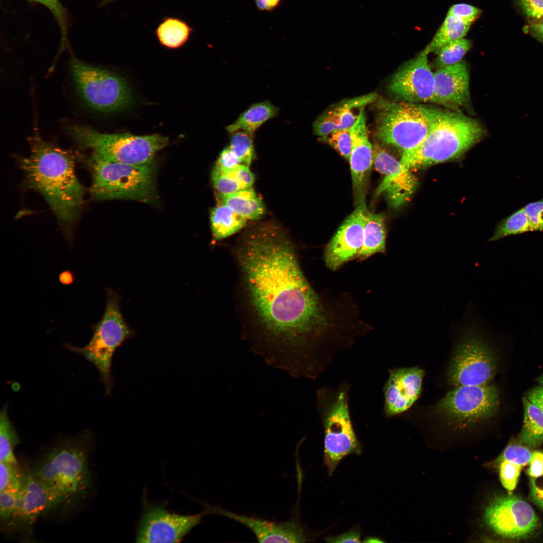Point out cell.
Wrapping results in <instances>:
<instances>
[{
	"mask_svg": "<svg viewBox=\"0 0 543 543\" xmlns=\"http://www.w3.org/2000/svg\"><path fill=\"white\" fill-rule=\"evenodd\" d=\"M234 253L241 312L254 340L274 353L312 356L329 322L289 238L280 229L260 228Z\"/></svg>",
	"mask_w": 543,
	"mask_h": 543,
	"instance_id": "6da1fadb",
	"label": "cell"
},
{
	"mask_svg": "<svg viewBox=\"0 0 543 543\" xmlns=\"http://www.w3.org/2000/svg\"><path fill=\"white\" fill-rule=\"evenodd\" d=\"M29 140L30 155L19 160L26 185L44 197L60 221H73L80 212L84 195L75 173L74 155L44 140L37 131Z\"/></svg>",
	"mask_w": 543,
	"mask_h": 543,
	"instance_id": "7a4b0ae2",
	"label": "cell"
},
{
	"mask_svg": "<svg viewBox=\"0 0 543 543\" xmlns=\"http://www.w3.org/2000/svg\"><path fill=\"white\" fill-rule=\"evenodd\" d=\"M92 438L83 433L53 448L31 471L45 490L50 511L67 508L87 495L92 488L88 456Z\"/></svg>",
	"mask_w": 543,
	"mask_h": 543,
	"instance_id": "3957f363",
	"label": "cell"
},
{
	"mask_svg": "<svg viewBox=\"0 0 543 543\" xmlns=\"http://www.w3.org/2000/svg\"><path fill=\"white\" fill-rule=\"evenodd\" d=\"M479 122L458 111H443L424 140L403 153L401 162L410 170L456 159L481 140Z\"/></svg>",
	"mask_w": 543,
	"mask_h": 543,
	"instance_id": "277c9868",
	"label": "cell"
},
{
	"mask_svg": "<svg viewBox=\"0 0 543 543\" xmlns=\"http://www.w3.org/2000/svg\"><path fill=\"white\" fill-rule=\"evenodd\" d=\"M376 135L383 143L402 153L418 146L443 110L419 104L385 99L376 103Z\"/></svg>",
	"mask_w": 543,
	"mask_h": 543,
	"instance_id": "5b68a950",
	"label": "cell"
},
{
	"mask_svg": "<svg viewBox=\"0 0 543 543\" xmlns=\"http://www.w3.org/2000/svg\"><path fill=\"white\" fill-rule=\"evenodd\" d=\"M92 197L97 200H130L149 202L155 193L154 161L133 165L92 155Z\"/></svg>",
	"mask_w": 543,
	"mask_h": 543,
	"instance_id": "8992f818",
	"label": "cell"
},
{
	"mask_svg": "<svg viewBox=\"0 0 543 543\" xmlns=\"http://www.w3.org/2000/svg\"><path fill=\"white\" fill-rule=\"evenodd\" d=\"M67 130L81 147L92 150V155L133 165L153 162L156 153L169 143L168 137L156 133L147 135L103 133L78 124H72Z\"/></svg>",
	"mask_w": 543,
	"mask_h": 543,
	"instance_id": "52a82bcc",
	"label": "cell"
},
{
	"mask_svg": "<svg viewBox=\"0 0 543 543\" xmlns=\"http://www.w3.org/2000/svg\"><path fill=\"white\" fill-rule=\"evenodd\" d=\"M120 295L110 288L106 290V306L101 319L92 326L93 336L82 347L67 344L73 352L81 354L98 371L106 394L112 389L111 366L113 355L118 347L135 332L126 322L120 306Z\"/></svg>",
	"mask_w": 543,
	"mask_h": 543,
	"instance_id": "ba28073f",
	"label": "cell"
},
{
	"mask_svg": "<svg viewBox=\"0 0 543 543\" xmlns=\"http://www.w3.org/2000/svg\"><path fill=\"white\" fill-rule=\"evenodd\" d=\"M70 68L77 93L93 110L114 112L124 109L131 104V89L119 75L74 57L71 58Z\"/></svg>",
	"mask_w": 543,
	"mask_h": 543,
	"instance_id": "9c48e42d",
	"label": "cell"
},
{
	"mask_svg": "<svg viewBox=\"0 0 543 543\" xmlns=\"http://www.w3.org/2000/svg\"><path fill=\"white\" fill-rule=\"evenodd\" d=\"M496 367L490 346L475 329L470 328L455 348L448 367V381L455 387L487 385L493 379Z\"/></svg>",
	"mask_w": 543,
	"mask_h": 543,
	"instance_id": "30bf717a",
	"label": "cell"
},
{
	"mask_svg": "<svg viewBox=\"0 0 543 543\" xmlns=\"http://www.w3.org/2000/svg\"><path fill=\"white\" fill-rule=\"evenodd\" d=\"M499 394L493 385L456 387L438 402L437 412L451 423L467 427L484 422L498 411Z\"/></svg>",
	"mask_w": 543,
	"mask_h": 543,
	"instance_id": "8fae6325",
	"label": "cell"
},
{
	"mask_svg": "<svg viewBox=\"0 0 543 543\" xmlns=\"http://www.w3.org/2000/svg\"><path fill=\"white\" fill-rule=\"evenodd\" d=\"M322 422L324 431L323 463L330 476L345 457L359 455L362 451L351 421L345 391H340L325 405Z\"/></svg>",
	"mask_w": 543,
	"mask_h": 543,
	"instance_id": "7c38bea8",
	"label": "cell"
},
{
	"mask_svg": "<svg viewBox=\"0 0 543 543\" xmlns=\"http://www.w3.org/2000/svg\"><path fill=\"white\" fill-rule=\"evenodd\" d=\"M484 517L491 531L508 539L526 538L539 527L538 516L531 506L510 494L493 499L486 508Z\"/></svg>",
	"mask_w": 543,
	"mask_h": 543,
	"instance_id": "4fadbf2b",
	"label": "cell"
},
{
	"mask_svg": "<svg viewBox=\"0 0 543 543\" xmlns=\"http://www.w3.org/2000/svg\"><path fill=\"white\" fill-rule=\"evenodd\" d=\"M428 55L421 51L394 74L389 88L398 99L413 104H436L434 72L430 68Z\"/></svg>",
	"mask_w": 543,
	"mask_h": 543,
	"instance_id": "5bb4252c",
	"label": "cell"
},
{
	"mask_svg": "<svg viewBox=\"0 0 543 543\" xmlns=\"http://www.w3.org/2000/svg\"><path fill=\"white\" fill-rule=\"evenodd\" d=\"M205 509L199 514L182 515L159 507L148 508L143 515L137 532L139 542H177L201 522Z\"/></svg>",
	"mask_w": 543,
	"mask_h": 543,
	"instance_id": "9a60e30c",
	"label": "cell"
},
{
	"mask_svg": "<svg viewBox=\"0 0 543 543\" xmlns=\"http://www.w3.org/2000/svg\"><path fill=\"white\" fill-rule=\"evenodd\" d=\"M209 514H215L233 520L251 531L260 542H305L309 540L308 532L293 514L284 521L269 520L256 516L240 514L219 506L204 504Z\"/></svg>",
	"mask_w": 543,
	"mask_h": 543,
	"instance_id": "2e32d148",
	"label": "cell"
},
{
	"mask_svg": "<svg viewBox=\"0 0 543 543\" xmlns=\"http://www.w3.org/2000/svg\"><path fill=\"white\" fill-rule=\"evenodd\" d=\"M373 152V164L384 176L375 197L384 195L390 206L397 208L409 201L417 187V179L400 161L380 146L375 145Z\"/></svg>",
	"mask_w": 543,
	"mask_h": 543,
	"instance_id": "e0dca14e",
	"label": "cell"
},
{
	"mask_svg": "<svg viewBox=\"0 0 543 543\" xmlns=\"http://www.w3.org/2000/svg\"><path fill=\"white\" fill-rule=\"evenodd\" d=\"M368 211L365 201L357 204L327 244L324 259L330 269L335 270L346 262L357 258L363 245L364 226Z\"/></svg>",
	"mask_w": 543,
	"mask_h": 543,
	"instance_id": "ac0fdd59",
	"label": "cell"
},
{
	"mask_svg": "<svg viewBox=\"0 0 543 543\" xmlns=\"http://www.w3.org/2000/svg\"><path fill=\"white\" fill-rule=\"evenodd\" d=\"M50 511L48 496L31 471L24 472L15 509L4 524L11 530L30 532L41 515Z\"/></svg>",
	"mask_w": 543,
	"mask_h": 543,
	"instance_id": "d6986e66",
	"label": "cell"
},
{
	"mask_svg": "<svg viewBox=\"0 0 543 543\" xmlns=\"http://www.w3.org/2000/svg\"><path fill=\"white\" fill-rule=\"evenodd\" d=\"M424 371L418 367L391 370L384 388L386 415L393 416L409 409L419 398Z\"/></svg>",
	"mask_w": 543,
	"mask_h": 543,
	"instance_id": "ffe728a7",
	"label": "cell"
},
{
	"mask_svg": "<svg viewBox=\"0 0 543 543\" xmlns=\"http://www.w3.org/2000/svg\"><path fill=\"white\" fill-rule=\"evenodd\" d=\"M364 107L360 108L350 129L351 149L349 163L355 202L365 201L366 186L373 165V147L369 141Z\"/></svg>",
	"mask_w": 543,
	"mask_h": 543,
	"instance_id": "44dd1931",
	"label": "cell"
},
{
	"mask_svg": "<svg viewBox=\"0 0 543 543\" xmlns=\"http://www.w3.org/2000/svg\"><path fill=\"white\" fill-rule=\"evenodd\" d=\"M434 75L436 104L458 112L469 105V73L465 61L437 68Z\"/></svg>",
	"mask_w": 543,
	"mask_h": 543,
	"instance_id": "7402d4cb",
	"label": "cell"
},
{
	"mask_svg": "<svg viewBox=\"0 0 543 543\" xmlns=\"http://www.w3.org/2000/svg\"><path fill=\"white\" fill-rule=\"evenodd\" d=\"M377 99L375 94H370L342 102L336 107L319 117L314 122V133L325 137L339 129L351 128L357 118L353 113L354 108H362Z\"/></svg>",
	"mask_w": 543,
	"mask_h": 543,
	"instance_id": "603a6c76",
	"label": "cell"
},
{
	"mask_svg": "<svg viewBox=\"0 0 543 543\" xmlns=\"http://www.w3.org/2000/svg\"><path fill=\"white\" fill-rule=\"evenodd\" d=\"M279 111L268 100L253 104L234 122L226 126V130L230 134L240 130L253 134L267 120L276 117Z\"/></svg>",
	"mask_w": 543,
	"mask_h": 543,
	"instance_id": "cb8c5ba5",
	"label": "cell"
},
{
	"mask_svg": "<svg viewBox=\"0 0 543 543\" xmlns=\"http://www.w3.org/2000/svg\"><path fill=\"white\" fill-rule=\"evenodd\" d=\"M385 217L381 213L368 211L364 226V241L357 258L366 259L383 252L386 249Z\"/></svg>",
	"mask_w": 543,
	"mask_h": 543,
	"instance_id": "d4e9b609",
	"label": "cell"
},
{
	"mask_svg": "<svg viewBox=\"0 0 543 543\" xmlns=\"http://www.w3.org/2000/svg\"><path fill=\"white\" fill-rule=\"evenodd\" d=\"M247 221L230 207L219 202L210 214L213 237L216 240L227 238L242 228Z\"/></svg>",
	"mask_w": 543,
	"mask_h": 543,
	"instance_id": "484cf974",
	"label": "cell"
},
{
	"mask_svg": "<svg viewBox=\"0 0 543 543\" xmlns=\"http://www.w3.org/2000/svg\"><path fill=\"white\" fill-rule=\"evenodd\" d=\"M219 202L226 204L247 220L258 219L264 212L262 201L251 188L219 196Z\"/></svg>",
	"mask_w": 543,
	"mask_h": 543,
	"instance_id": "4316f807",
	"label": "cell"
},
{
	"mask_svg": "<svg viewBox=\"0 0 543 543\" xmlns=\"http://www.w3.org/2000/svg\"><path fill=\"white\" fill-rule=\"evenodd\" d=\"M523 422L518 442L528 447L538 446L543 440V410L523 398Z\"/></svg>",
	"mask_w": 543,
	"mask_h": 543,
	"instance_id": "83f0119b",
	"label": "cell"
},
{
	"mask_svg": "<svg viewBox=\"0 0 543 543\" xmlns=\"http://www.w3.org/2000/svg\"><path fill=\"white\" fill-rule=\"evenodd\" d=\"M193 31V28L186 21L169 17L161 22L155 33L162 45L169 49H176L186 43Z\"/></svg>",
	"mask_w": 543,
	"mask_h": 543,
	"instance_id": "f1b7e54d",
	"label": "cell"
},
{
	"mask_svg": "<svg viewBox=\"0 0 543 543\" xmlns=\"http://www.w3.org/2000/svg\"><path fill=\"white\" fill-rule=\"evenodd\" d=\"M471 25L457 17L446 15L431 41L421 51L428 55L435 53L444 45L464 38Z\"/></svg>",
	"mask_w": 543,
	"mask_h": 543,
	"instance_id": "f546056e",
	"label": "cell"
},
{
	"mask_svg": "<svg viewBox=\"0 0 543 543\" xmlns=\"http://www.w3.org/2000/svg\"><path fill=\"white\" fill-rule=\"evenodd\" d=\"M19 442V438L9 419L6 404L0 413V462L18 465L14 449Z\"/></svg>",
	"mask_w": 543,
	"mask_h": 543,
	"instance_id": "4dcf8cb0",
	"label": "cell"
},
{
	"mask_svg": "<svg viewBox=\"0 0 543 543\" xmlns=\"http://www.w3.org/2000/svg\"><path fill=\"white\" fill-rule=\"evenodd\" d=\"M530 231L535 230L522 207L498 223L489 241Z\"/></svg>",
	"mask_w": 543,
	"mask_h": 543,
	"instance_id": "1f68e13d",
	"label": "cell"
},
{
	"mask_svg": "<svg viewBox=\"0 0 543 543\" xmlns=\"http://www.w3.org/2000/svg\"><path fill=\"white\" fill-rule=\"evenodd\" d=\"M471 46V41L465 38L444 45L434 53L437 55L435 59L437 67L451 65L462 61Z\"/></svg>",
	"mask_w": 543,
	"mask_h": 543,
	"instance_id": "d6a6232c",
	"label": "cell"
},
{
	"mask_svg": "<svg viewBox=\"0 0 543 543\" xmlns=\"http://www.w3.org/2000/svg\"><path fill=\"white\" fill-rule=\"evenodd\" d=\"M253 134L240 130L231 133L229 148L236 154L241 164L249 166L254 155Z\"/></svg>",
	"mask_w": 543,
	"mask_h": 543,
	"instance_id": "836d02e7",
	"label": "cell"
},
{
	"mask_svg": "<svg viewBox=\"0 0 543 543\" xmlns=\"http://www.w3.org/2000/svg\"><path fill=\"white\" fill-rule=\"evenodd\" d=\"M23 475L0 491V518L4 524L9 519L16 506Z\"/></svg>",
	"mask_w": 543,
	"mask_h": 543,
	"instance_id": "e575fe53",
	"label": "cell"
},
{
	"mask_svg": "<svg viewBox=\"0 0 543 543\" xmlns=\"http://www.w3.org/2000/svg\"><path fill=\"white\" fill-rule=\"evenodd\" d=\"M211 177L218 196L230 195L243 189L231 170L224 171L214 167Z\"/></svg>",
	"mask_w": 543,
	"mask_h": 543,
	"instance_id": "d590c367",
	"label": "cell"
},
{
	"mask_svg": "<svg viewBox=\"0 0 543 543\" xmlns=\"http://www.w3.org/2000/svg\"><path fill=\"white\" fill-rule=\"evenodd\" d=\"M529 448L519 442L510 444L504 449L497 461L506 460L523 467L529 464L533 452Z\"/></svg>",
	"mask_w": 543,
	"mask_h": 543,
	"instance_id": "8d00e7d4",
	"label": "cell"
},
{
	"mask_svg": "<svg viewBox=\"0 0 543 543\" xmlns=\"http://www.w3.org/2000/svg\"><path fill=\"white\" fill-rule=\"evenodd\" d=\"M350 129L337 130L324 137L326 138L328 144L347 160L351 149Z\"/></svg>",
	"mask_w": 543,
	"mask_h": 543,
	"instance_id": "74e56055",
	"label": "cell"
},
{
	"mask_svg": "<svg viewBox=\"0 0 543 543\" xmlns=\"http://www.w3.org/2000/svg\"><path fill=\"white\" fill-rule=\"evenodd\" d=\"M499 478L502 486L508 491L516 488L522 467L506 460L497 462Z\"/></svg>",
	"mask_w": 543,
	"mask_h": 543,
	"instance_id": "f35d334b",
	"label": "cell"
},
{
	"mask_svg": "<svg viewBox=\"0 0 543 543\" xmlns=\"http://www.w3.org/2000/svg\"><path fill=\"white\" fill-rule=\"evenodd\" d=\"M482 13V11L477 7L468 4L460 3L452 5L447 15L457 17L472 24L479 19Z\"/></svg>",
	"mask_w": 543,
	"mask_h": 543,
	"instance_id": "ab89813d",
	"label": "cell"
},
{
	"mask_svg": "<svg viewBox=\"0 0 543 543\" xmlns=\"http://www.w3.org/2000/svg\"><path fill=\"white\" fill-rule=\"evenodd\" d=\"M24 473L18 465L0 462V491L21 478Z\"/></svg>",
	"mask_w": 543,
	"mask_h": 543,
	"instance_id": "60d3db41",
	"label": "cell"
},
{
	"mask_svg": "<svg viewBox=\"0 0 543 543\" xmlns=\"http://www.w3.org/2000/svg\"><path fill=\"white\" fill-rule=\"evenodd\" d=\"M523 209L535 231L543 232V198L526 204Z\"/></svg>",
	"mask_w": 543,
	"mask_h": 543,
	"instance_id": "b9f144b4",
	"label": "cell"
},
{
	"mask_svg": "<svg viewBox=\"0 0 543 543\" xmlns=\"http://www.w3.org/2000/svg\"><path fill=\"white\" fill-rule=\"evenodd\" d=\"M43 5L55 16L61 28L62 36H66L65 11L59 0H29Z\"/></svg>",
	"mask_w": 543,
	"mask_h": 543,
	"instance_id": "7bdbcfd3",
	"label": "cell"
},
{
	"mask_svg": "<svg viewBox=\"0 0 543 543\" xmlns=\"http://www.w3.org/2000/svg\"><path fill=\"white\" fill-rule=\"evenodd\" d=\"M518 3L529 21L543 18V0H517Z\"/></svg>",
	"mask_w": 543,
	"mask_h": 543,
	"instance_id": "ee69618b",
	"label": "cell"
},
{
	"mask_svg": "<svg viewBox=\"0 0 543 543\" xmlns=\"http://www.w3.org/2000/svg\"><path fill=\"white\" fill-rule=\"evenodd\" d=\"M241 164L239 158L229 147L224 148L220 153L214 167L224 171H230Z\"/></svg>",
	"mask_w": 543,
	"mask_h": 543,
	"instance_id": "f6af8a7d",
	"label": "cell"
},
{
	"mask_svg": "<svg viewBox=\"0 0 543 543\" xmlns=\"http://www.w3.org/2000/svg\"><path fill=\"white\" fill-rule=\"evenodd\" d=\"M231 171L243 189L251 188L254 177L248 166L240 164L231 170Z\"/></svg>",
	"mask_w": 543,
	"mask_h": 543,
	"instance_id": "bcb514c9",
	"label": "cell"
},
{
	"mask_svg": "<svg viewBox=\"0 0 543 543\" xmlns=\"http://www.w3.org/2000/svg\"><path fill=\"white\" fill-rule=\"evenodd\" d=\"M325 540L327 542H360L361 532L358 527H354L340 534L328 536Z\"/></svg>",
	"mask_w": 543,
	"mask_h": 543,
	"instance_id": "7dc6e473",
	"label": "cell"
},
{
	"mask_svg": "<svg viewBox=\"0 0 543 543\" xmlns=\"http://www.w3.org/2000/svg\"><path fill=\"white\" fill-rule=\"evenodd\" d=\"M530 492L532 501L543 510V475L530 478Z\"/></svg>",
	"mask_w": 543,
	"mask_h": 543,
	"instance_id": "c3c4849f",
	"label": "cell"
},
{
	"mask_svg": "<svg viewBox=\"0 0 543 543\" xmlns=\"http://www.w3.org/2000/svg\"><path fill=\"white\" fill-rule=\"evenodd\" d=\"M527 469L528 475L532 478L543 475V452L533 451Z\"/></svg>",
	"mask_w": 543,
	"mask_h": 543,
	"instance_id": "681fc988",
	"label": "cell"
},
{
	"mask_svg": "<svg viewBox=\"0 0 543 543\" xmlns=\"http://www.w3.org/2000/svg\"><path fill=\"white\" fill-rule=\"evenodd\" d=\"M284 0H254L255 7L260 12H273L282 4Z\"/></svg>",
	"mask_w": 543,
	"mask_h": 543,
	"instance_id": "f907efd6",
	"label": "cell"
},
{
	"mask_svg": "<svg viewBox=\"0 0 543 543\" xmlns=\"http://www.w3.org/2000/svg\"><path fill=\"white\" fill-rule=\"evenodd\" d=\"M527 399L532 403L543 410V388L535 387L529 390L526 395Z\"/></svg>",
	"mask_w": 543,
	"mask_h": 543,
	"instance_id": "816d5d0a",
	"label": "cell"
},
{
	"mask_svg": "<svg viewBox=\"0 0 543 543\" xmlns=\"http://www.w3.org/2000/svg\"><path fill=\"white\" fill-rule=\"evenodd\" d=\"M528 28L533 36L543 42V18L537 20L529 21Z\"/></svg>",
	"mask_w": 543,
	"mask_h": 543,
	"instance_id": "f5cc1de1",
	"label": "cell"
},
{
	"mask_svg": "<svg viewBox=\"0 0 543 543\" xmlns=\"http://www.w3.org/2000/svg\"><path fill=\"white\" fill-rule=\"evenodd\" d=\"M72 274L68 271L62 273L59 276L60 281L63 284H69L72 281Z\"/></svg>",
	"mask_w": 543,
	"mask_h": 543,
	"instance_id": "db71d44e",
	"label": "cell"
},
{
	"mask_svg": "<svg viewBox=\"0 0 543 543\" xmlns=\"http://www.w3.org/2000/svg\"><path fill=\"white\" fill-rule=\"evenodd\" d=\"M365 542H384L381 538L375 536H368L366 537L363 541Z\"/></svg>",
	"mask_w": 543,
	"mask_h": 543,
	"instance_id": "11a10c76",
	"label": "cell"
},
{
	"mask_svg": "<svg viewBox=\"0 0 543 543\" xmlns=\"http://www.w3.org/2000/svg\"><path fill=\"white\" fill-rule=\"evenodd\" d=\"M536 381L539 383V386H540L541 387H542L543 388V375H542L541 376L539 377L537 379Z\"/></svg>",
	"mask_w": 543,
	"mask_h": 543,
	"instance_id": "9f6ffc18",
	"label": "cell"
},
{
	"mask_svg": "<svg viewBox=\"0 0 543 543\" xmlns=\"http://www.w3.org/2000/svg\"><path fill=\"white\" fill-rule=\"evenodd\" d=\"M114 0H103L101 3V5H105Z\"/></svg>",
	"mask_w": 543,
	"mask_h": 543,
	"instance_id": "6f0895ef",
	"label": "cell"
}]
</instances>
